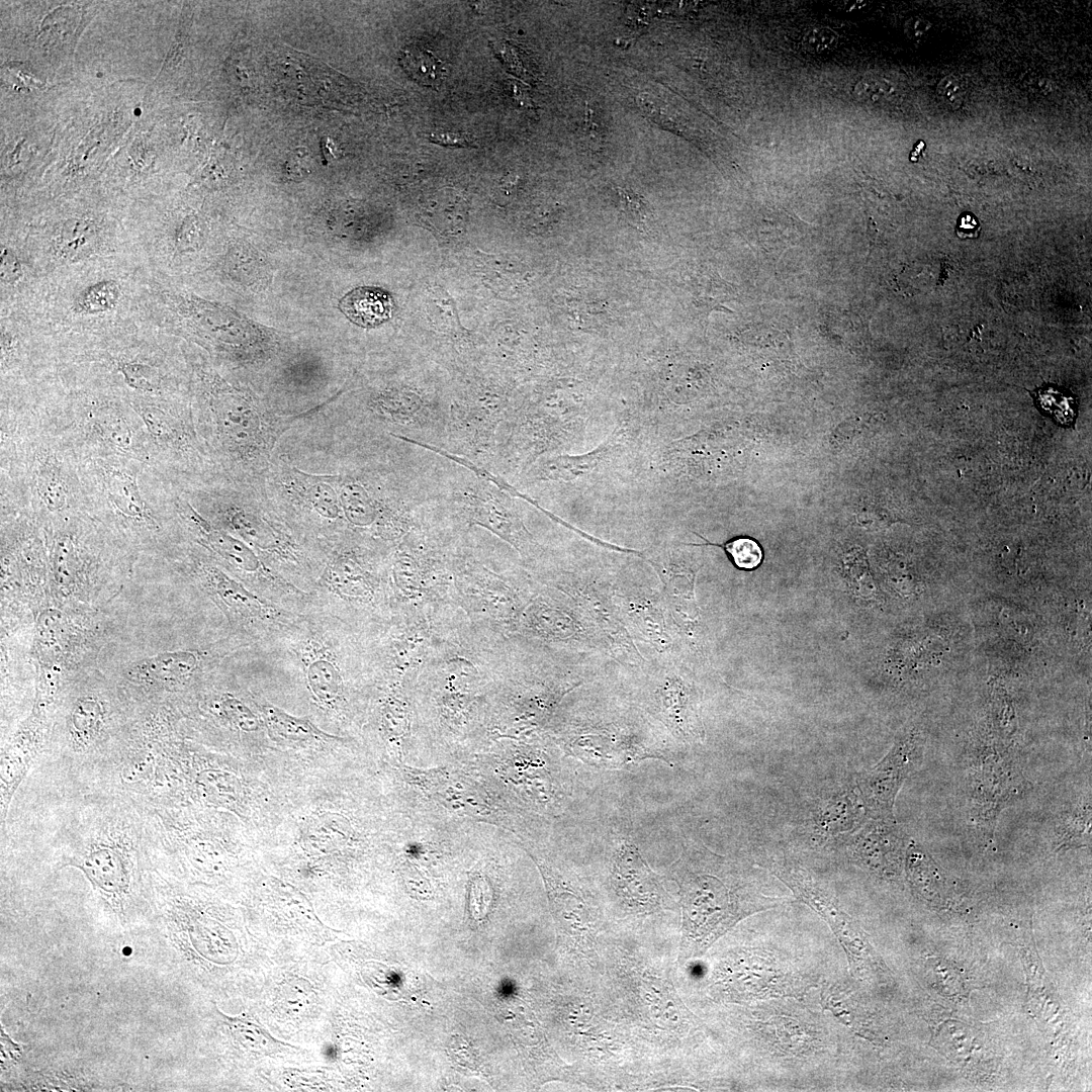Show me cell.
I'll return each mask as SVG.
<instances>
[{"mask_svg":"<svg viewBox=\"0 0 1092 1092\" xmlns=\"http://www.w3.org/2000/svg\"><path fill=\"white\" fill-rule=\"evenodd\" d=\"M704 868L688 872L681 882L682 929L690 952L699 954L739 919L774 908L785 898L769 897L753 883L733 880L707 868V849L700 850Z\"/></svg>","mask_w":1092,"mask_h":1092,"instance_id":"obj_11","label":"cell"},{"mask_svg":"<svg viewBox=\"0 0 1092 1092\" xmlns=\"http://www.w3.org/2000/svg\"><path fill=\"white\" fill-rule=\"evenodd\" d=\"M340 307L353 323L361 327H376L390 317L392 301L380 288L358 287L342 298Z\"/></svg>","mask_w":1092,"mask_h":1092,"instance_id":"obj_31","label":"cell"},{"mask_svg":"<svg viewBox=\"0 0 1092 1092\" xmlns=\"http://www.w3.org/2000/svg\"><path fill=\"white\" fill-rule=\"evenodd\" d=\"M264 479L270 502L288 504L331 521L345 520L357 529H373L387 540H400L426 515L407 481L388 469L345 468L310 473L280 456Z\"/></svg>","mask_w":1092,"mask_h":1092,"instance_id":"obj_3","label":"cell"},{"mask_svg":"<svg viewBox=\"0 0 1092 1092\" xmlns=\"http://www.w3.org/2000/svg\"><path fill=\"white\" fill-rule=\"evenodd\" d=\"M52 586L79 598L124 577L138 560L90 515L79 512L43 525Z\"/></svg>","mask_w":1092,"mask_h":1092,"instance_id":"obj_8","label":"cell"},{"mask_svg":"<svg viewBox=\"0 0 1092 1092\" xmlns=\"http://www.w3.org/2000/svg\"><path fill=\"white\" fill-rule=\"evenodd\" d=\"M1090 798H1088L1063 815L1056 830L1055 843L1058 849L1081 847L1090 842Z\"/></svg>","mask_w":1092,"mask_h":1092,"instance_id":"obj_34","label":"cell"},{"mask_svg":"<svg viewBox=\"0 0 1092 1092\" xmlns=\"http://www.w3.org/2000/svg\"><path fill=\"white\" fill-rule=\"evenodd\" d=\"M582 132L589 148L599 150L603 141L601 123L598 116L595 114L594 108L588 105V103L585 104L584 108Z\"/></svg>","mask_w":1092,"mask_h":1092,"instance_id":"obj_45","label":"cell"},{"mask_svg":"<svg viewBox=\"0 0 1092 1092\" xmlns=\"http://www.w3.org/2000/svg\"><path fill=\"white\" fill-rule=\"evenodd\" d=\"M150 275L136 255L80 264L48 277L28 315L53 340L145 326Z\"/></svg>","mask_w":1092,"mask_h":1092,"instance_id":"obj_4","label":"cell"},{"mask_svg":"<svg viewBox=\"0 0 1092 1092\" xmlns=\"http://www.w3.org/2000/svg\"><path fill=\"white\" fill-rule=\"evenodd\" d=\"M85 512L139 559L169 549L180 491L149 464L120 455L79 457Z\"/></svg>","mask_w":1092,"mask_h":1092,"instance_id":"obj_5","label":"cell"},{"mask_svg":"<svg viewBox=\"0 0 1092 1092\" xmlns=\"http://www.w3.org/2000/svg\"><path fill=\"white\" fill-rule=\"evenodd\" d=\"M31 401L78 457L120 455L153 467L144 422L124 398L94 387L65 384L55 375Z\"/></svg>","mask_w":1092,"mask_h":1092,"instance_id":"obj_6","label":"cell"},{"mask_svg":"<svg viewBox=\"0 0 1092 1092\" xmlns=\"http://www.w3.org/2000/svg\"><path fill=\"white\" fill-rule=\"evenodd\" d=\"M508 636L562 650L612 656L606 638L570 599L542 583Z\"/></svg>","mask_w":1092,"mask_h":1092,"instance_id":"obj_16","label":"cell"},{"mask_svg":"<svg viewBox=\"0 0 1092 1092\" xmlns=\"http://www.w3.org/2000/svg\"><path fill=\"white\" fill-rule=\"evenodd\" d=\"M459 464L473 472L475 478L456 486L445 496L446 520L462 531L472 526L486 529L531 565L537 559L539 545L526 528L513 495L504 487L503 477L467 459H460Z\"/></svg>","mask_w":1092,"mask_h":1092,"instance_id":"obj_14","label":"cell"},{"mask_svg":"<svg viewBox=\"0 0 1092 1092\" xmlns=\"http://www.w3.org/2000/svg\"><path fill=\"white\" fill-rule=\"evenodd\" d=\"M264 713L271 729L282 737L305 740L324 736V733L308 721L291 717L273 706L265 707Z\"/></svg>","mask_w":1092,"mask_h":1092,"instance_id":"obj_39","label":"cell"},{"mask_svg":"<svg viewBox=\"0 0 1092 1092\" xmlns=\"http://www.w3.org/2000/svg\"><path fill=\"white\" fill-rule=\"evenodd\" d=\"M972 774L974 817L982 833L992 834L1002 805L1016 794L1017 775L998 754H982Z\"/></svg>","mask_w":1092,"mask_h":1092,"instance_id":"obj_26","label":"cell"},{"mask_svg":"<svg viewBox=\"0 0 1092 1092\" xmlns=\"http://www.w3.org/2000/svg\"><path fill=\"white\" fill-rule=\"evenodd\" d=\"M405 72L419 84L438 88L445 76L444 64L432 53L419 49H405L400 56Z\"/></svg>","mask_w":1092,"mask_h":1092,"instance_id":"obj_36","label":"cell"},{"mask_svg":"<svg viewBox=\"0 0 1092 1092\" xmlns=\"http://www.w3.org/2000/svg\"><path fill=\"white\" fill-rule=\"evenodd\" d=\"M43 714L34 712L19 727L1 756V819L43 741Z\"/></svg>","mask_w":1092,"mask_h":1092,"instance_id":"obj_27","label":"cell"},{"mask_svg":"<svg viewBox=\"0 0 1092 1092\" xmlns=\"http://www.w3.org/2000/svg\"><path fill=\"white\" fill-rule=\"evenodd\" d=\"M198 571L208 589L224 606L245 617L261 614V602L219 568L203 562L198 564Z\"/></svg>","mask_w":1092,"mask_h":1092,"instance_id":"obj_32","label":"cell"},{"mask_svg":"<svg viewBox=\"0 0 1092 1092\" xmlns=\"http://www.w3.org/2000/svg\"><path fill=\"white\" fill-rule=\"evenodd\" d=\"M893 817H870L845 839L848 854L857 864L884 877L899 874L909 844Z\"/></svg>","mask_w":1092,"mask_h":1092,"instance_id":"obj_23","label":"cell"},{"mask_svg":"<svg viewBox=\"0 0 1092 1092\" xmlns=\"http://www.w3.org/2000/svg\"><path fill=\"white\" fill-rule=\"evenodd\" d=\"M532 575L570 599L606 638L615 660L627 667L644 661L621 619L614 600V583L556 569L535 570Z\"/></svg>","mask_w":1092,"mask_h":1092,"instance_id":"obj_18","label":"cell"},{"mask_svg":"<svg viewBox=\"0 0 1092 1092\" xmlns=\"http://www.w3.org/2000/svg\"><path fill=\"white\" fill-rule=\"evenodd\" d=\"M925 736L916 723L905 726L886 755L853 780L867 818L893 817L896 797L922 762Z\"/></svg>","mask_w":1092,"mask_h":1092,"instance_id":"obj_20","label":"cell"},{"mask_svg":"<svg viewBox=\"0 0 1092 1092\" xmlns=\"http://www.w3.org/2000/svg\"><path fill=\"white\" fill-rule=\"evenodd\" d=\"M614 600L633 641L648 648L653 654L651 657L680 656L687 659L662 589L657 585L616 582Z\"/></svg>","mask_w":1092,"mask_h":1092,"instance_id":"obj_19","label":"cell"},{"mask_svg":"<svg viewBox=\"0 0 1092 1092\" xmlns=\"http://www.w3.org/2000/svg\"><path fill=\"white\" fill-rule=\"evenodd\" d=\"M310 159L311 158L308 156L305 149H296L288 157L286 163L287 172L292 175H294V173L301 175L300 173L305 172L309 168Z\"/></svg>","mask_w":1092,"mask_h":1092,"instance_id":"obj_48","label":"cell"},{"mask_svg":"<svg viewBox=\"0 0 1092 1092\" xmlns=\"http://www.w3.org/2000/svg\"><path fill=\"white\" fill-rule=\"evenodd\" d=\"M198 652L192 650L164 651L131 663L125 677L134 685L159 688L188 679L199 667Z\"/></svg>","mask_w":1092,"mask_h":1092,"instance_id":"obj_29","label":"cell"},{"mask_svg":"<svg viewBox=\"0 0 1092 1092\" xmlns=\"http://www.w3.org/2000/svg\"><path fill=\"white\" fill-rule=\"evenodd\" d=\"M467 533L460 534L451 548L456 604L473 622L508 636L540 583L521 567H499L496 559L483 558L468 542Z\"/></svg>","mask_w":1092,"mask_h":1092,"instance_id":"obj_10","label":"cell"},{"mask_svg":"<svg viewBox=\"0 0 1092 1092\" xmlns=\"http://www.w3.org/2000/svg\"><path fill=\"white\" fill-rule=\"evenodd\" d=\"M837 42V33L826 26L811 27L803 36V46L805 50L812 54H822L832 51Z\"/></svg>","mask_w":1092,"mask_h":1092,"instance_id":"obj_41","label":"cell"},{"mask_svg":"<svg viewBox=\"0 0 1092 1092\" xmlns=\"http://www.w3.org/2000/svg\"><path fill=\"white\" fill-rule=\"evenodd\" d=\"M1032 394L1041 413L1064 426H1070L1075 421L1078 404L1076 397L1069 390L1054 384H1044L1035 389Z\"/></svg>","mask_w":1092,"mask_h":1092,"instance_id":"obj_35","label":"cell"},{"mask_svg":"<svg viewBox=\"0 0 1092 1092\" xmlns=\"http://www.w3.org/2000/svg\"><path fill=\"white\" fill-rule=\"evenodd\" d=\"M1 516L43 525L85 512L79 457L27 398H0Z\"/></svg>","mask_w":1092,"mask_h":1092,"instance_id":"obj_2","label":"cell"},{"mask_svg":"<svg viewBox=\"0 0 1092 1092\" xmlns=\"http://www.w3.org/2000/svg\"><path fill=\"white\" fill-rule=\"evenodd\" d=\"M171 338L145 325L53 340L56 377L65 384L108 391L129 403L191 399L188 360Z\"/></svg>","mask_w":1092,"mask_h":1092,"instance_id":"obj_1","label":"cell"},{"mask_svg":"<svg viewBox=\"0 0 1092 1092\" xmlns=\"http://www.w3.org/2000/svg\"><path fill=\"white\" fill-rule=\"evenodd\" d=\"M891 93V84L888 81L879 78H864L858 82L855 87V95L858 99L868 100L870 102L884 101Z\"/></svg>","mask_w":1092,"mask_h":1092,"instance_id":"obj_43","label":"cell"},{"mask_svg":"<svg viewBox=\"0 0 1092 1092\" xmlns=\"http://www.w3.org/2000/svg\"><path fill=\"white\" fill-rule=\"evenodd\" d=\"M108 712L107 703L98 692H82L74 698L66 728L69 741L77 750L91 747L101 737Z\"/></svg>","mask_w":1092,"mask_h":1092,"instance_id":"obj_30","label":"cell"},{"mask_svg":"<svg viewBox=\"0 0 1092 1092\" xmlns=\"http://www.w3.org/2000/svg\"><path fill=\"white\" fill-rule=\"evenodd\" d=\"M0 396L36 390L56 374L52 338L26 313L0 315Z\"/></svg>","mask_w":1092,"mask_h":1092,"instance_id":"obj_17","label":"cell"},{"mask_svg":"<svg viewBox=\"0 0 1092 1092\" xmlns=\"http://www.w3.org/2000/svg\"><path fill=\"white\" fill-rule=\"evenodd\" d=\"M647 561L662 582V592L678 631L686 656L693 660L701 652L700 615L695 598L696 572L684 551L663 548L651 552Z\"/></svg>","mask_w":1092,"mask_h":1092,"instance_id":"obj_21","label":"cell"},{"mask_svg":"<svg viewBox=\"0 0 1092 1092\" xmlns=\"http://www.w3.org/2000/svg\"><path fill=\"white\" fill-rule=\"evenodd\" d=\"M613 876L618 893L630 905L648 910L658 904L660 889L657 880L634 845L624 843L619 848Z\"/></svg>","mask_w":1092,"mask_h":1092,"instance_id":"obj_28","label":"cell"},{"mask_svg":"<svg viewBox=\"0 0 1092 1092\" xmlns=\"http://www.w3.org/2000/svg\"><path fill=\"white\" fill-rule=\"evenodd\" d=\"M187 360L194 424L219 478L247 483L249 464L252 472L265 476L270 451L282 433V424L276 425L279 419L247 411L209 366Z\"/></svg>","mask_w":1092,"mask_h":1092,"instance_id":"obj_7","label":"cell"},{"mask_svg":"<svg viewBox=\"0 0 1092 1092\" xmlns=\"http://www.w3.org/2000/svg\"><path fill=\"white\" fill-rule=\"evenodd\" d=\"M225 716L239 728L245 731L258 729V720L254 714L240 701L235 698H225L221 703Z\"/></svg>","mask_w":1092,"mask_h":1092,"instance_id":"obj_42","label":"cell"},{"mask_svg":"<svg viewBox=\"0 0 1092 1092\" xmlns=\"http://www.w3.org/2000/svg\"><path fill=\"white\" fill-rule=\"evenodd\" d=\"M867 820L854 782L845 783L818 797L807 819L809 838L817 845L845 839Z\"/></svg>","mask_w":1092,"mask_h":1092,"instance_id":"obj_25","label":"cell"},{"mask_svg":"<svg viewBox=\"0 0 1092 1092\" xmlns=\"http://www.w3.org/2000/svg\"><path fill=\"white\" fill-rule=\"evenodd\" d=\"M981 224L972 212H963L957 220L956 234L961 239H976L979 237Z\"/></svg>","mask_w":1092,"mask_h":1092,"instance_id":"obj_46","label":"cell"},{"mask_svg":"<svg viewBox=\"0 0 1092 1092\" xmlns=\"http://www.w3.org/2000/svg\"><path fill=\"white\" fill-rule=\"evenodd\" d=\"M109 827L90 836L72 860L100 891L111 895L126 892L132 859V837Z\"/></svg>","mask_w":1092,"mask_h":1092,"instance_id":"obj_22","label":"cell"},{"mask_svg":"<svg viewBox=\"0 0 1092 1092\" xmlns=\"http://www.w3.org/2000/svg\"><path fill=\"white\" fill-rule=\"evenodd\" d=\"M130 404L144 422L153 467L179 491L220 479L197 433L191 399L139 400Z\"/></svg>","mask_w":1092,"mask_h":1092,"instance_id":"obj_12","label":"cell"},{"mask_svg":"<svg viewBox=\"0 0 1092 1092\" xmlns=\"http://www.w3.org/2000/svg\"><path fill=\"white\" fill-rule=\"evenodd\" d=\"M463 532L426 514L397 543L390 560L398 601L411 605H455L451 548ZM458 607V606H457Z\"/></svg>","mask_w":1092,"mask_h":1092,"instance_id":"obj_13","label":"cell"},{"mask_svg":"<svg viewBox=\"0 0 1092 1092\" xmlns=\"http://www.w3.org/2000/svg\"><path fill=\"white\" fill-rule=\"evenodd\" d=\"M618 193L625 216L637 228L647 226L652 216L648 203L632 190L619 188Z\"/></svg>","mask_w":1092,"mask_h":1092,"instance_id":"obj_40","label":"cell"},{"mask_svg":"<svg viewBox=\"0 0 1092 1092\" xmlns=\"http://www.w3.org/2000/svg\"><path fill=\"white\" fill-rule=\"evenodd\" d=\"M630 668L648 708L669 732L684 742H702V693L693 664L680 656L649 657Z\"/></svg>","mask_w":1092,"mask_h":1092,"instance_id":"obj_15","label":"cell"},{"mask_svg":"<svg viewBox=\"0 0 1092 1092\" xmlns=\"http://www.w3.org/2000/svg\"><path fill=\"white\" fill-rule=\"evenodd\" d=\"M841 581L843 597L858 605L876 604L882 598L860 549H852L841 560Z\"/></svg>","mask_w":1092,"mask_h":1092,"instance_id":"obj_33","label":"cell"},{"mask_svg":"<svg viewBox=\"0 0 1092 1092\" xmlns=\"http://www.w3.org/2000/svg\"><path fill=\"white\" fill-rule=\"evenodd\" d=\"M937 95L948 106L959 107L966 96L965 86L960 78L948 75L943 77L937 85Z\"/></svg>","mask_w":1092,"mask_h":1092,"instance_id":"obj_44","label":"cell"},{"mask_svg":"<svg viewBox=\"0 0 1092 1092\" xmlns=\"http://www.w3.org/2000/svg\"><path fill=\"white\" fill-rule=\"evenodd\" d=\"M44 280L23 244L10 229L1 228L0 315L28 313L42 290Z\"/></svg>","mask_w":1092,"mask_h":1092,"instance_id":"obj_24","label":"cell"},{"mask_svg":"<svg viewBox=\"0 0 1092 1092\" xmlns=\"http://www.w3.org/2000/svg\"><path fill=\"white\" fill-rule=\"evenodd\" d=\"M434 143L440 144L446 147H475L473 141L469 135L459 132H440L434 133L431 138Z\"/></svg>","mask_w":1092,"mask_h":1092,"instance_id":"obj_47","label":"cell"},{"mask_svg":"<svg viewBox=\"0 0 1092 1092\" xmlns=\"http://www.w3.org/2000/svg\"><path fill=\"white\" fill-rule=\"evenodd\" d=\"M307 678L314 695L325 703L336 702L342 693V678L332 662L318 660L311 663Z\"/></svg>","mask_w":1092,"mask_h":1092,"instance_id":"obj_38","label":"cell"},{"mask_svg":"<svg viewBox=\"0 0 1092 1092\" xmlns=\"http://www.w3.org/2000/svg\"><path fill=\"white\" fill-rule=\"evenodd\" d=\"M21 225L7 226L23 244L43 279L90 261L138 255L127 226L104 212L65 211Z\"/></svg>","mask_w":1092,"mask_h":1092,"instance_id":"obj_9","label":"cell"},{"mask_svg":"<svg viewBox=\"0 0 1092 1092\" xmlns=\"http://www.w3.org/2000/svg\"><path fill=\"white\" fill-rule=\"evenodd\" d=\"M700 536V535H699ZM703 540L707 541L703 544H690L693 546L712 545L721 547L728 554L732 563L741 570H753L757 568L763 560V550L759 543L748 536L735 537L723 544L712 543L700 536Z\"/></svg>","mask_w":1092,"mask_h":1092,"instance_id":"obj_37","label":"cell"}]
</instances>
